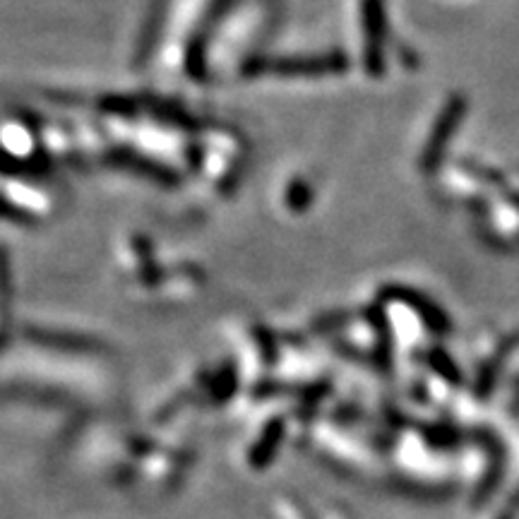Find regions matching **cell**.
Masks as SVG:
<instances>
[{"mask_svg":"<svg viewBox=\"0 0 519 519\" xmlns=\"http://www.w3.org/2000/svg\"><path fill=\"white\" fill-rule=\"evenodd\" d=\"M344 56H320V58H301V61H282L272 63H260L253 65V70H267V73L277 75H322V73H337V70L346 68Z\"/></svg>","mask_w":519,"mask_h":519,"instance_id":"7a4b0ae2","label":"cell"},{"mask_svg":"<svg viewBox=\"0 0 519 519\" xmlns=\"http://www.w3.org/2000/svg\"><path fill=\"white\" fill-rule=\"evenodd\" d=\"M363 29H366V65L373 75L383 70V37H385V3L363 0Z\"/></svg>","mask_w":519,"mask_h":519,"instance_id":"6da1fadb","label":"cell"}]
</instances>
